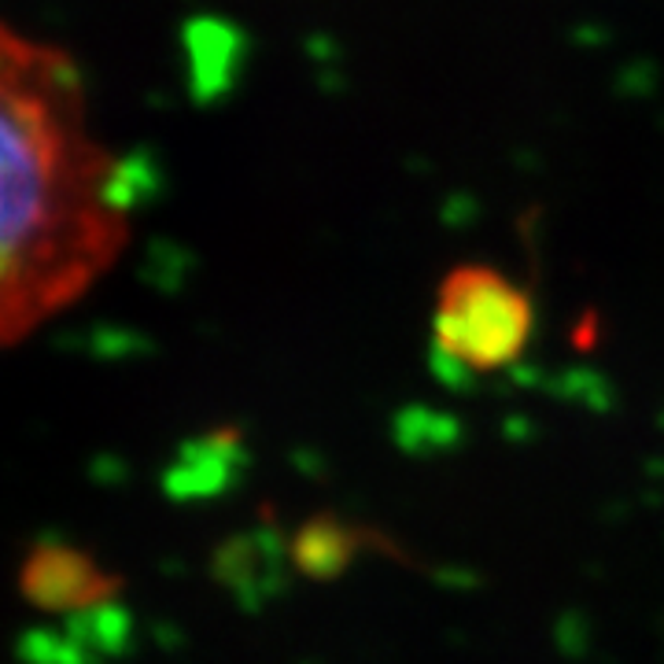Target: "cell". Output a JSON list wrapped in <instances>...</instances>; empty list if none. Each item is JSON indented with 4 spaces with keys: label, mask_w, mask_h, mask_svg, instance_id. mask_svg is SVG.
Listing matches in <instances>:
<instances>
[{
    "label": "cell",
    "mask_w": 664,
    "mask_h": 664,
    "mask_svg": "<svg viewBox=\"0 0 664 664\" xmlns=\"http://www.w3.org/2000/svg\"><path fill=\"white\" fill-rule=\"evenodd\" d=\"M536 307L528 288L495 266L462 262L443 273L432 307V347L465 373H499L531 344Z\"/></svg>",
    "instance_id": "obj_2"
},
{
    "label": "cell",
    "mask_w": 664,
    "mask_h": 664,
    "mask_svg": "<svg viewBox=\"0 0 664 664\" xmlns=\"http://www.w3.org/2000/svg\"><path fill=\"white\" fill-rule=\"evenodd\" d=\"M19 587H23L26 602L37 610H85V605L111 602L115 594V576L103 573L85 550L63 546V543H45L26 554V565L19 573Z\"/></svg>",
    "instance_id": "obj_3"
},
{
    "label": "cell",
    "mask_w": 664,
    "mask_h": 664,
    "mask_svg": "<svg viewBox=\"0 0 664 664\" xmlns=\"http://www.w3.org/2000/svg\"><path fill=\"white\" fill-rule=\"evenodd\" d=\"M126 163L89 126L63 45L0 34V329L8 344L97 284L130 244Z\"/></svg>",
    "instance_id": "obj_1"
}]
</instances>
